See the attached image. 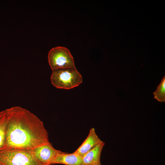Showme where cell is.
Segmentation results:
<instances>
[{
    "label": "cell",
    "instance_id": "1",
    "mask_svg": "<svg viewBox=\"0 0 165 165\" xmlns=\"http://www.w3.org/2000/svg\"><path fill=\"white\" fill-rule=\"evenodd\" d=\"M6 109L8 120L5 149L32 150L50 142L43 123L36 116L19 106Z\"/></svg>",
    "mask_w": 165,
    "mask_h": 165
},
{
    "label": "cell",
    "instance_id": "2",
    "mask_svg": "<svg viewBox=\"0 0 165 165\" xmlns=\"http://www.w3.org/2000/svg\"><path fill=\"white\" fill-rule=\"evenodd\" d=\"M2 165H46L39 162L31 150L6 148L0 150Z\"/></svg>",
    "mask_w": 165,
    "mask_h": 165
},
{
    "label": "cell",
    "instance_id": "3",
    "mask_svg": "<svg viewBox=\"0 0 165 165\" xmlns=\"http://www.w3.org/2000/svg\"><path fill=\"white\" fill-rule=\"evenodd\" d=\"M50 79L52 84L56 88L65 89L77 86L82 82V76L76 68L52 71Z\"/></svg>",
    "mask_w": 165,
    "mask_h": 165
},
{
    "label": "cell",
    "instance_id": "4",
    "mask_svg": "<svg viewBox=\"0 0 165 165\" xmlns=\"http://www.w3.org/2000/svg\"><path fill=\"white\" fill-rule=\"evenodd\" d=\"M48 61L52 71L60 69L75 68L73 58L67 48L57 46L51 49Z\"/></svg>",
    "mask_w": 165,
    "mask_h": 165
},
{
    "label": "cell",
    "instance_id": "5",
    "mask_svg": "<svg viewBox=\"0 0 165 165\" xmlns=\"http://www.w3.org/2000/svg\"><path fill=\"white\" fill-rule=\"evenodd\" d=\"M31 150L36 159L46 165H51L57 155L62 152L55 148L50 142L36 147Z\"/></svg>",
    "mask_w": 165,
    "mask_h": 165
},
{
    "label": "cell",
    "instance_id": "6",
    "mask_svg": "<svg viewBox=\"0 0 165 165\" xmlns=\"http://www.w3.org/2000/svg\"><path fill=\"white\" fill-rule=\"evenodd\" d=\"M102 141L97 134L94 128H92L86 138L74 152L82 157Z\"/></svg>",
    "mask_w": 165,
    "mask_h": 165
},
{
    "label": "cell",
    "instance_id": "7",
    "mask_svg": "<svg viewBox=\"0 0 165 165\" xmlns=\"http://www.w3.org/2000/svg\"><path fill=\"white\" fill-rule=\"evenodd\" d=\"M55 164L65 165H84L82 157L74 152L71 153L62 152L58 154L52 161L51 165Z\"/></svg>",
    "mask_w": 165,
    "mask_h": 165
},
{
    "label": "cell",
    "instance_id": "8",
    "mask_svg": "<svg viewBox=\"0 0 165 165\" xmlns=\"http://www.w3.org/2000/svg\"><path fill=\"white\" fill-rule=\"evenodd\" d=\"M105 142L102 141L92 149L86 153L82 157L84 165H102L101 157Z\"/></svg>",
    "mask_w": 165,
    "mask_h": 165
},
{
    "label": "cell",
    "instance_id": "9",
    "mask_svg": "<svg viewBox=\"0 0 165 165\" xmlns=\"http://www.w3.org/2000/svg\"><path fill=\"white\" fill-rule=\"evenodd\" d=\"M8 120L7 109L0 112V150L5 148L6 131Z\"/></svg>",
    "mask_w": 165,
    "mask_h": 165
},
{
    "label": "cell",
    "instance_id": "10",
    "mask_svg": "<svg viewBox=\"0 0 165 165\" xmlns=\"http://www.w3.org/2000/svg\"><path fill=\"white\" fill-rule=\"evenodd\" d=\"M154 98L160 102L165 101V76L162 78L156 90L153 93Z\"/></svg>",
    "mask_w": 165,
    "mask_h": 165
},
{
    "label": "cell",
    "instance_id": "11",
    "mask_svg": "<svg viewBox=\"0 0 165 165\" xmlns=\"http://www.w3.org/2000/svg\"><path fill=\"white\" fill-rule=\"evenodd\" d=\"M0 165H1V164H0Z\"/></svg>",
    "mask_w": 165,
    "mask_h": 165
}]
</instances>
